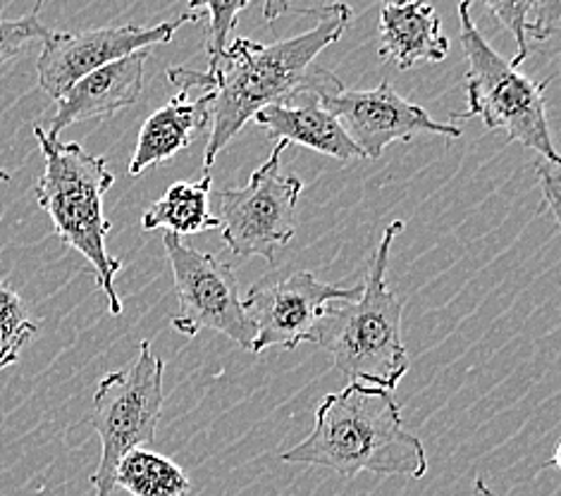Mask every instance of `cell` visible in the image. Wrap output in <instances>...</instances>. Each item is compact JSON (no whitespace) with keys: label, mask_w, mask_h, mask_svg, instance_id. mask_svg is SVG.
I'll return each mask as SVG.
<instances>
[{"label":"cell","mask_w":561,"mask_h":496,"mask_svg":"<svg viewBox=\"0 0 561 496\" xmlns=\"http://www.w3.org/2000/svg\"><path fill=\"white\" fill-rule=\"evenodd\" d=\"M378 32L380 58L399 70H411L419 62H443L449 53V38L433 5L385 3Z\"/></svg>","instance_id":"13"},{"label":"cell","mask_w":561,"mask_h":496,"mask_svg":"<svg viewBox=\"0 0 561 496\" xmlns=\"http://www.w3.org/2000/svg\"><path fill=\"white\" fill-rule=\"evenodd\" d=\"M316 101L320 108L337 119L360 158L378 160L387 146L394 141H411L416 134H437L447 139L461 137L459 127L437 123L421 105L407 101L390 82L364 91H350L342 84Z\"/></svg>","instance_id":"10"},{"label":"cell","mask_w":561,"mask_h":496,"mask_svg":"<svg viewBox=\"0 0 561 496\" xmlns=\"http://www.w3.org/2000/svg\"><path fill=\"white\" fill-rule=\"evenodd\" d=\"M358 297L360 287L325 285L306 270L291 273L273 285L253 287L242 301L256 330L251 351L261 354L273 346L297 348L301 342H313L316 327L323 320L328 305Z\"/></svg>","instance_id":"11"},{"label":"cell","mask_w":561,"mask_h":496,"mask_svg":"<svg viewBox=\"0 0 561 496\" xmlns=\"http://www.w3.org/2000/svg\"><path fill=\"white\" fill-rule=\"evenodd\" d=\"M42 5H36L30 15L20 20H3L0 18V74L20 58V53L30 46L32 42H46L50 36L48 26L38 20Z\"/></svg>","instance_id":"21"},{"label":"cell","mask_w":561,"mask_h":496,"mask_svg":"<svg viewBox=\"0 0 561 496\" xmlns=\"http://www.w3.org/2000/svg\"><path fill=\"white\" fill-rule=\"evenodd\" d=\"M485 8L516 38V56L510 60L516 70L528 58L530 38L533 42H547L561 26V3H557V0H547V3H538V0H524V3H504L502 0V3H492L490 0Z\"/></svg>","instance_id":"18"},{"label":"cell","mask_w":561,"mask_h":496,"mask_svg":"<svg viewBox=\"0 0 561 496\" xmlns=\"http://www.w3.org/2000/svg\"><path fill=\"white\" fill-rule=\"evenodd\" d=\"M283 461L330 468L342 477L421 480L427 473L425 449L404 427L394 392L364 382H350L320 401L311 435L285 451Z\"/></svg>","instance_id":"2"},{"label":"cell","mask_w":561,"mask_h":496,"mask_svg":"<svg viewBox=\"0 0 561 496\" xmlns=\"http://www.w3.org/2000/svg\"><path fill=\"white\" fill-rule=\"evenodd\" d=\"M538 180L542 186V204L545 212H550L552 220L559 224V194H561V168L554 160L540 158L536 163Z\"/></svg>","instance_id":"22"},{"label":"cell","mask_w":561,"mask_h":496,"mask_svg":"<svg viewBox=\"0 0 561 496\" xmlns=\"http://www.w3.org/2000/svg\"><path fill=\"white\" fill-rule=\"evenodd\" d=\"M459 24L461 48L469 62V72H466L469 108L459 117H480L490 131H504L506 141H516L540 153V158L559 163L545 105L550 79L536 82L500 56L476 26L471 3L459 5Z\"/></svg>","instance_id":"5"},{"label":"cell","mask_w":561,"mask_h":496,"mask_svg":"<svg viewBox=\"0 0 561 496\" xmlns=\"http://www.w3.org/2000/svg\"><path fill=\"white\" fill-rule=\"evenodd\" d=\"M34 137L42 146L46 168L36 182V200L53 222V230L68 249L87 258L96 273L101 291L108 299L111 313H123L115 277L123 270V261L111 256L105 239L113 224L105 220L103 198L115 184L103 155L87 153L77 141L65 143L48 137L44 127H34Z\"/></svg>","instance_id":"4"},{"label":"cell","mask_w":561,"mask_h":496,"mask_svg":"<svg viewBox=\"0 0 561 496\" xmlns=\"http://www.w3.org/2000/svg\"><path fill=\"white\" fill-rule=\"evenodd\" d=\"M318 22L309 32L283 38L275 44H261L247 36H237L227 46L216 70H190V67H170L168 79L180 91L204 89L210 93L213 129L204 151V172L210 174L218 153L239 131L251 123L253 115L271 105H294L301 96L320 99L328 91L342 86L340 79L325 67L316 65V58L328 46L337 44L354 12L350 5L335 3L309 10Z\"/></svg>","instance_id":"1"},{"label":"cell","mask_w":561,"mask_h":496,"mask_svg":"<svg viewBox=\"0 0 561 496\" xmlns=\"http://www.w3.org/2000/svg\"><path fill=\"white\" fill-rule=\"evenodd\" d=\"M42 325L8 281H0V370L18 364L22 348L30 344Z\"/></svg>","instance_id":"19"},{"label":"cell","mask_w":561,"mask_h":496,"mask_svg":"<svg viewBox=\"0 0 561 496\" xmlns=\"http://www.w3.org/2000/svg\"><path fill=\"white\" fill-rule=\"evenodd\" d=\"M249 3H190V12L194 15H208V34H206V53H208V70H216L222 60L227 46H230V34L237 26L239 12L247 10Z\"/></svg>","instance_id":"20"},{"label":"cell","mask_w":561,"mask_h":496,"mask_svg":"<svg viewBox=\"0 0 561 496\" xmlns=\"http://www.w3.org/2000/svg\"><path fill=\"white\" fill-rule=\"evenodd\" d=\"M165 256L180 299V313L170 320L184 337H196L202 330L225 334L237 346L251 351L256 330L239 299V281L230 263L218 261L175 234H163Z\"/></svg>","instance_id":"8"},{"label":"cell","mask_w":561,"mask_h":496,"mask_svg":"<svg viewBox=\"0 0 561 496\" xmlns=\"http://www.w3.org/2000/svg\"><path fill=\"white\" fill-rule=\"evenodd\" d=\"M146 60H149V50H141L75 82L58 99V111L46 129L48 137L60 139V131L75 123L91 117H108L137 105L144 91Z\"/></svg>","instance_id":"12"},{"label":"cell","mask_w":561,"mask_h":496,"mask_svg":"<svg viewBox=\"0 0 561 496\" xmlns=\"http://www.w3.org/2000/svg\"><path fill=\"white\" fill-rule=\"evenodd\" d=\"M402 230V220L390 222L370 256L360 297L330 303L313 337V344L325 348L346 382H364L390 392L411 366L402 339L404 305L385 279L392 244Z\"/></svg>","instance_id":"3"},{"label":"cell","mask_w":561,"mask_h":496,"mask_svg":"<svg viewBox=\"0 0 561 496\" xmlns=\"http://www.w3.org/2000/svg\"><path fill=\"white\" fill-rule=\"evenodd\" d=\"M550 465H559V445L554 447V455L550 459Z\"/></svg>","instance_id":"25"},{"label":"cell","mask_w":561,"mask_h":496,"mask_svg":"<svg viewBox=\"0 0 561 496\" xmlns=\"http://www.w3.org/2000/svg\"><path fill=\"white\" fill-rule=\"evenodd\" d=\"M141 227L146 232L168 230L175 237L220 230L218 218L210 212V174L198 182L168 186V192L144 210Z\"/></svg>","instance_id":"16"},{"label":"cell","mask_w":561,"mask_h":496,"mask_svg":"<svg viewBox=\"0 0 561 496\" xmlns=\"http://www.w3.org/2000/svg\"><path fill=\"white\" fill-rule=\"evenodd\" d=\"M301 105H271L253 115V123L268 131L271 139L299 143L316 153L337 160L360 158L356 146L346 137L340 123L328 111L320 108L313 96H301Z\"/></svg>","instance_id":"15"},{"label":"cell","mask_w":561,"mask_h":496,"mask_svg":"<svg viewBox=\"0 0 561 496\" xmlns=\"http://www.w3.org/2000/svg\"><path fill=\"white\" fill-rule=\"evenodd\" d=\"M289 10H291L289 3H268V5L263 8V15H265V20L273 22V20H277L279 15H283V12H289Z\"/></svg>","instance_id":"23"},{"label":"cell","mask_w":561,"mask_h":496,"mask_svg":"<svg viewBox=\"0 0 561 496\" xmlns=\"http://www.w3.org/2000/svg\"><path fill=\"white\" fill-rule=\"evenodd\" d=\"M131 496H190L192 482L182 468L151 449H135L119 461L115 489Z\"/></svg>","instance_id":"17"},{"label":"cell","mask_w":561,"mask_h":496,"mask_svg":"<svg viewBox=\"0 0 561 496\" xmlns=\"http://www.w3.org/2000/svg\"><path fill=\"white\" fill-rule=\"evenodd\" d=\"M202 18L186 10L182 18L156 26H101L87 32H50L44 42L42 56L36 60L38 86L50 99H60L79 79L101 70V67L123 60L135 53L149 50L160 44H170L172 36L186 22Z\"/></svg>","instance_id":"9"},{"label":"cell","mask_w":561,"mask_h":496,"mask_svg":"<svg viewBox=\"0 0 561 496\" xmlns=\"http://www.w3.org/2000/svg\"><path fill=\"white\" fill-rule=\"evenodd\" d=\"M476 492H478L480 496H497V494H494V492L485 485L483 477H476Z\"/></svg>","instance_id":"24"},{"label":"cell","mask_w":561,"mask_h":496,"mask_svg":"<svg viewBox=\"0 0 561 496\" xmlns=\"http://www.w3.org/2000/svg\"><path fill=\"white\" fill-rule=\"evenodd\" d=\"M210 93H202V96L192 101L190 93L180 91L178 96L170 99L168 105L158 108L146 119L129 163L131 177H139L151 165L165 163V160L184 151L194 141L196 131H204L210 125Z\"/></svg>","instance_id":"14"},{"label":"cell","mask_w":561,"mask_h":496,"mask_svg":"<svg viewBox=\"0 0 561 496\" xmlns=\"http://www.w3.org/2000/svg\"><path fill=\"white\" fill-rule=\"evenodd\" d=\"M0 182H10V174L5 170H0Z\"/></svg>","instance_id":"26"},{"label":"cell","mask_w":561,"mask_h":496,"mask_svg":"<svg viewBox=\"0 0 561 496\" xmlns=\"http://www.w3.org/2000/svg\"><path fill=\"white\" fill-rule=\"evenodd\" d=\"M165 364L153 354L149 339L127 370L105 374L93 394L89 423L101 439V461L91 475L96 496H113L119 461L135 449L153 445L156 427L163 413Z\"/></svg>","instance_id":"6"},{"label":"cell","mask_w":561,"mask_h":496,"mask_svg":"<svg viewBox=\"0 0 561 496\" xmlns=\"http://www.w3.org/2000/svg\"><path fill=\"white\" fill-rule=\"evenodd\" d=\"M285 149L287 143L277 141L268 160L253 170L242 189L213 194L222 241L237 258L259 256L273 263L275 251L287 246L297 234V204L304 182L279 170Z\"/></svg>","instance_id":"7"}]
</instances>
